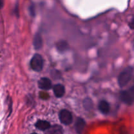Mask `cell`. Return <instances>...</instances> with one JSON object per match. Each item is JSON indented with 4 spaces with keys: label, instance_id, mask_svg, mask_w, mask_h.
<instances>
[{
    "label": "cell",
    "instance_id": "cell-1",
    "mask_svg": "<svg viewBox=\"0 0 134 134\" xmlns=\"http://www.w3.org/2000/svg\"><path fill=\"white\" fill-rule=\"evenodd\" d=\"M133 71V69L132 67H128L120 73L118 77V83L120 87L123 88L128 85L132 79Z\"/></svg>",
    "mask_w": 134,
    "mask_h": 134
},
{
    "label": "cell",
    "instance_id": "cell-2",
    "mask_svg": "<svg viewBox=\"0 0 134 134\" xmlns=\"http://www.w3.org/2000/svg\"><path fill=\"white\" fill-rule=\"evenodd\" d=\"M44 64V60L43 57L39 54H36L33 56L30 62V66L31 69L35 71H40L42 70Z\"/></svg>",
    "mask_w": 134,
    "mask_h": 134
},
{
    "label": "cell",
    "instance_id": "cell-3",
    "mask_svg": "<svg viewBox=\"0 0 134 134\" xmlns=\"http://www.w3.org/2000/svg\"><path fill=\"white\" fill-rule=\"evenodd\" d=\"M120 99L127 105H132L134 102V85L128 89L124 90L120 94Z\"/></svg>",
    "mask_w": 134,
    "mask_h": 134
},
{
    "label": "cell",
    "instance_id": "cell-4",
    "mask_svg": "<svg viewBox=\"0 0 134 134\" xmlns=\"http://www.w3.org/2000/svg\"><path fill=\"white\" fill-rule=\"evenodd\" d=\"M59 119L60 122L65 125H69L72 122L73 116L71 113L66 109H63L59 113Z\"/></svg>",
    "mask_w": 134,
    "mask_h": 134
},
{
    "label": "cell",
    "instance_id": "cell-5",
    "mask_svg": "<svg viewBox=\"0 0 134 134\" xmlns=\"http://www.w3.org/2000/svg\"><path fill=\"white\" fill-rule=\"evenodd\" d=\"M38 86L41 89L43 90H47L51 89V86H52V83L49 79L46 78V77H43L41 78L38 82Z\"/></svg>",
    "mask_w": 134,
    "mask_h": 134
},
{
    "label": "cell",
    "instance_id": "cell-6",
    "mask_svg": "<svg viewBox=\"0 0 134 134\" xmlns=\"http://www.w3.org/2000/svg\"><path fill=\"white\" fill-rule=\"evenodd\" d=\"M85 126V121L83 119L81 118H78L76 120L75 124V128L77 132V133L79 134H81L83 131L84 128Z\"/></svg>",
    "mask_w": 134,
    "mask_h": 134
},
{
    "label": "cell",
    "instance_id": "cell-7",
    "mask_svg": "<svg viewBox=\"0 0 134 134\" xmlns=\"http://www.w3.org/2000/svg\"><path fill=\"white\" fill-rule=\"evenodd\" d=\"M53 91L54 93V95L57 98H61L65 94V88L62 85H56L54 86Z\"/></svg>",
    "mask_w": 134,
    "mask_h": 134
},
{
    "label": "cell",
    "instance_id": "cell-8",
    "mask_svg": "<svg viewBox=\"0 0 134 134\" xmlns=\"http://www.w3.org/2000/svg\"><path fill=\"white\" fill-rule=\"evenodd\" d=\"M45 134H63V128L59 125L50 126L46 131Z\"/></svg>",
    "mask_w": 134,
    "mask_h": 134
},
{
    "label": "cell",
    "instance_id": "cell-9",
    "mask_svg": "<svg viewBox=\"0 0 134 134\" xmlns=\"http://www.w3.org/2000/svg\"><path fill=\"white\" fill-rule=\"evenodd\" d=\"M98 108L101 113H102L103 114H107L109 111L110 106L108 102L105 100H102L99 102Z\"/></svg>",
    "mask_w": 134,
    "mask_h": 134
},
{
    "label": "cell",
    "instance_id": "cell-10",
    "mask_svg": "<svg viewBox=\"0 0 134 134\" xmlns=\"http://www.w3.org/2000/svg\"><path fill=\"white\" fill-rule=\"evenodd\" d=\"M35 126L38 129L44 131L47 130L51 126V124L48 122L45 121V120H38L36 124H35Z\"/></svg>",
    "mask_w": 134,
    "mask_h": 134
},
{
    "label": "cell",
    "instance_id": "cell-11",
    "mask_svg": "<svg viewBox=\"0 0 134 134\" xmlns=\"http://www.w3.org/2000/svg\"><path fill=\"white\" fill-rule=\"evenodd\" d=\"M34 48L35 49L38 50L40 49L42 47V39L41 37L39 35V34H37L35 36L34 39Z\"/></svg>",
    "mask_w": 134,
    "mask_h": 134
},
{
    "label": "cell",
    "instance_id": "cell-12",
    "mask_svg": "<svg viewBox=\"0 0 134 134\" xmlns=\"http://www.w3.org/2000/svg\"><path fill=\"white\" fill-rule=\"evenodd\" d=\"M67 46H68V44H67L66 42L65 41H60L58 43L57 47L60 51H64L67 48Z\"/></svg>",
    "mask_w": 134,
    "mask_h": 134
},
{
    "label": "cell",
    "instance_id": "cell-13",
    "mask_svg": "<svg viewBox=\"0 0 134 134\" xmlns=\"http://www.w3.org/2000/svg\"><path fill=\"white\" fill-rule=\"evenodd\" d=\"M129 26L131 29H133V30H134V18H133V19L132 20L131 22L129 24Z\"/></svg>",
    "mask_w": 134,
    "mask_h": 134
},
{
    "label": "cell",
    "instance_id": "cell-14",
    "mask_svg": "<svg viewBox=\"0 0 134 134\" xmlns=\"http://www.w3.org/2000/svg\"><path fill=\"white\" fill-rule=\"evenodd\" d=\"M3 5V0H0V9L2 8Z\"/></svg>",
    "mask_w": 134,
    "mask_h": 134
},
{
    "label": "cell",
    "instance_id": "cell-15",
    "mask_svg": "<svg viewBox=\"0 0 134 134\" xmlns=\"http://www.w3.org/2000/svg\"><path fill=\"white\" fill-rule=\"evenodd\" d=\"M31 134H37V133H31Z\"/></svg>",
    "mask_w": 134,
    "mask_h": 134
}]
</instances>
